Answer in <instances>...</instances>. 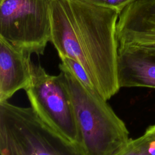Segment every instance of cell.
I'll list each match as a JSON object with an SVG mask.
<instances>
[{
  "mask_svg": "<svg viewBox=\"0 0 155 155\" xmlns=\"http://www.w3.org/2000/svg\"><path fill=\"white\" fill-rule=\"evenodd\" d=\"M50 42L59 58H70L85 70L106 101L120 88L117 77L119 12L80 0H50Z\"/></svg>",
  "mask_w": 155,
  "mask_h": 155,
  "instance_id": "obj_1",
  "label": "cell"
},
{
  "mask_svg": "<svg viewBox=\"0 0 155 155\" xmlns=\"http://www.w3.org/2000/svg\"><path fill=\"white\" fill-rule=\"evenodd\" d=\"M59 69L74 109L84 155H117L128 144L124 122L94 89L81 82L64 65Z\"/></svg>",
  "mask_w": 155,
  "mask_h": 155,
  "instance_id": "obj_2",
  "label": "cell"
},
{
  "mask_svg": "<svg viewBox=\"0 0 155 155\" xmlns=\"http://www.w3.org/2000/svg\"><path fill=\"white\" fill-rule=\"evenodd\" d=\"M1 155H84L31 108L0 103Z\"/></svg>",
  "mask_w": 155,
  "mask_h": 155,
  "instance_id": "obj_3",
  "label": "cell"
},
{
  "mask_svg": "<svg viewBox=\"0 0 155 155\" xmlns=\"http://www.w3.org/2000/svg\"><path fill=\"white\" fill-rule=\"evenodd\" d=\"M0 37L42 55L51 38L50 0H0Z\"/></svg>",
  "mask_w": 155,
  "mask_h": 155,
  "instance_id": "obj_4",
  "label": "cell"
},
{
  "mask_svg": "<svg viewBox=\"0 0 155 155\" xmlns=\"http://www.w3.org/2000/svg\"><path fill=\"white\" fill-rule=\"evenodd\" d=\"M25 91L36 114L52 128L78 145L79 130L62 74L60 72L58 75H51L41 65L32 62L31 81Z\"/></svg>",
  "mask_w": 155,
  "mask_h": 155,
  "instance_id": "obj_5",
  "label": "cell"
},
{
  "mask_svg": "<svg viewBox=\"0 0 155 155\" xmlns=\"http://www.w3.org/2000/svg\"><path fill=\"white\" fill-rule=\"evenodd\" d=\"M31 64L30 54L0 37V103L29 87Z\"/></svg>",
  "mask_w": 155,
  "mask_h": 155,
  "instance_id": "obj_6",
  "label": "cell"
},
{
  "mask_svg": "<svg viewBox=\"0 0 155 155\" xmlns=\"http://www.w3.org/2000/svg\"><path fill=\"white\" fill-rule=\"evenodd\" d=\"M117 77L120 88L155 89V62L127 46L119 45Z\"/></svg>",
  "mask_w": 155,
  "mask_h": 155,
  "instance_id": "obj_7",
  "label": "cell"
},
{
  "mask_svg": "<svg viewBox=\"0 0 155 155\" xmlns=\"http://www.w3.org/2000/svg\"><path fill=\"white\" fill-rule=\"evenodd\" d=\"M117 33L128 32L155 35V0H135L119 15Z\"/></svg>",
  "mask_w": 155,
  "mask_h": 155,
  "instance_id": "obj_8",
  "label": "cell"
},
{
  "mask_svg": "<svg viewBox=\"0 0 155 155\" xmlns=\"http://www.w3.org/2000/svg\"><path fill=\"white\" fill-rule=\"evenodd\" d=\"M119 45H125L155 62V35L145 33L117 34Z\"/></svg>",
  "mask_w": 155,
  "mask_h": 155,
  "instance_id": "obj_9",
  "label": "cell"
},
{
  "mask_svg": "<svg viewBox=\"0 0 155 155\" xmlns=\"http://www.w3.org/2000/svg\"><path fill=\"white\" fill-rule=\"evenodd\" d=\"M117 155H155V139L145 132L136 139H131Z\"/></svg>",
  "mask_w": 155,
  "mask_h": 155,
  "instance_id": "obj_10",
  "label": "cell"
},
{
  "mask_svg": "<svg viewBox=\"0 0 155 155\" xmlns=\"http://www.w3.org/2000/svg\"><path fill=\"white\" fill-rule=\"evenodd\" d=\"M60 58L61 60V63L72 73L81 82L87 87L95 90L88 74L84 68L79 62L67 57H61Z\"/></svg>",
  "mask_w": 155,
  "mask_h": 155,
  "instance_id": "obj_11",
  "label": "cell"
},
{
  "mask_svg": "<svg viewBox=\"0 0 155 155\" xmlns=\"http://www.w3.org/2000/svg\"><path fill=\"white\" fill-rule=\"evenodd\" d=\"M94 5L116 10L119 13L135 0H80Z\"/></svg>",
  "mask_w": 155,
  "mask_h": 155,
  "instance_id": "obj_12",
  "label": "cell"
},
{
  "mask_svg": "<svg viewBox=\"0 0 155 155\" xmlns=\"http://www.w3.org/2000/svg\"><path fill=\"white\" fill-rule=\"evenodd\" d=\"M146 133L149 134L150 136L155 139V124L149 126L145 131Z\"/></svg>",
  "mask_w": 155,
  "mask_h": 155,
  "instance_id": "obj_13",
  "label": "cell"
}]
</instances>
